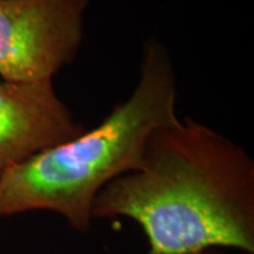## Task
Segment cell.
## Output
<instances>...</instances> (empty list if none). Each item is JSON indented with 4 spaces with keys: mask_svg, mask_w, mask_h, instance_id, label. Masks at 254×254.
Here are the masks:
<instances>
[{
    "mask_svg": "<svg viewBox=\"0 0 254 254\" xmlns=\"http://www.w3.org/2000/svg\"><path fill=\"white\" fill-rule=\"evenodd\" d=\"M115 218L141 227L147 254L254 253V161L216 130L178 119L150 134L137 170L95 198L92 219Z\"/></svg>",
    "mask_w": 254,
    "mask_h": 254,
    "instance_id": "cell-1",
    "label": "cell"
},
{
    "mask_svg": "<svg viewBox=\"0 0 254 254\" xmlns=\"http://www.w3.org/2000/svg\"><path fill=\"white\" fill-rule=\"evenodd\" d=\"M177 95L170 53L151 38L128 99L116 105L96 127L0 177V218L48 210L61 215L75 230L88 232L98 193L113 180L137 170L150 134L180 119Z\"/></svg>",
    "mask_w": 254,
    "mask_h": 254,
    "instance_id": "cell-2",
    "label": "cell"
},
{
    "mask_svg": "<svg viewBox=\"0 0 254 254\" xmlns=\"http://www.w3.org/2000/svg\"><path fill=\"white\" fill-rule=\"evenodd\" d=\"M89 0H0V76L53 81L75 60Z\"/></svg>",
    "mask_w": 254,
    "mask_h": 254,
    "instance_id": "cell-3",
    "label": "cell"
},
{
    "mask_svg": "<svg viewBox=\"0 0 254 254\" xmlns=\"http://www.w3.org/2000/svg\"><path fill=\"white\" fill-rule=\"evenodd\" d=\"M85 130L53 81L0 82V177Z\"/></svg>",
    "mask_w": 254,
    "mask_h": 254,
    "instance_id": "cell-4",
    "label": "cell"
},
{
    "mask_svg": "<svg viewBox=\"0 0 254 254\" xmlns=\"http://www.w3.org/2000/svg\"><path fill=\"white\" fill-rule=\"evenodd\" d=\"M193 254H254V253H247L243 250H233V249H222V247H212V249H206V250H202L199 253Z\"/></svg>",
    "mask_w": 254,
    "mask_h": 254,
    "instance_id": "cell-5",
    "label": "cell"
}]
</instances>
